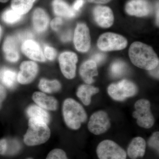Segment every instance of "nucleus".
Masks as SVG:
<instances>
[{
    "instance_id": "nucleus-1",
    "label": "nucleus",
    "mask_w": 159,
    "mask_h": 159,
    "mask_svg": "<svg viewBox=\"0 0 159 159\" xmlns=\"http://www.w3.org/2000/svg\"><path fill=\"white\" fill-rule=\"evenodd\" d=\"M129 55L133 64L140 68L150 71L159 65L158 57L153 49L142 42L133 43L129 50Z\"/></svg>"
},
{
    "instance_id": "nucleus-2",
    "label": "nucleus",
    "mask_w": 159,
    "mask_h": 159,
    "mask_svg": "<svg viewBox=\"0 0 159 159\" xmlns=\"http://www.w3.org/2000/svg\"><path fill=\"white\" fill-rule=\"evenodd\" d=\"M62 114L66 125L72 130H78L87 120V114L83 107L73 98L65 99Z\"/></svg>"
},
{
    "instance_id": "nucleus-3",
    "label": "nucleus",
    "mask_w": 159,
    "mask_h": 159,
    "mask_svg": "<svg viewBox=\"0 0 159 159\" xmlns=\"http://www.w3.org/2000/svg\"><path fill=\"white\" fill-rule=\"evenodd\" d=\"M51 134L48 124L40 120L29 119L28 128L23 137V142L29 147L38 146L48 142Z\"/></svg>"
},
{
    "instance_id": "nucleus-4",
    "label": "nucleus",
    "mask_w": 159,
    "mask_h": 159,
    "mask_svg": "<svg viewBox=\"0 0 159 159\" xmlns=\"http://www.w3.org/2000/svg\"><path fill=\"white\" fill-rule=\"evenodd\" d=\"M134 107L135 111L133 113V116L136 119L138 125L142 128H151L155 119L151 111L150 102L147 99H139L135 103Z\"/></svg>"
},
{
    "instance_id": "nucleus-5",
    "label": "nucleus",
    "mask_w": 159,
    "mask_h": 159,
    "mask_svg": "<svg viewBox=\"0 0 159 159\" xmlns=\"http://www.w3.org/2000/svg\"><path fill=\"white\" fill-rule=\"evenodd\" d=\"M109 95L114 100L122 101L129 97H133L137 93L135 84L124 79L117 83H113L107 89Z\"/></svg>"
},
{
    "instance_id": "nucleus-6",
    "label": "nucleus",
    "mask_w": 159,
    "mask_h": 159,
    "mask_svg": "<svg viewBox=\"0 0 159 159\" xmlns=\"http://www.w3.org/2000/svg\"><path fill=\"white\" fill-rule=\"evenodd\" d=\"M99 159H126L125 150L116 142L105 140L99 143L97 148Z\"/></svg>"
},
{
    "instance_id": "nucleus-7",
    "label": "nucleus",
    "mask_w": 159,
    "mask_h": 159,
    "mask_svg": "<svg viewBox=\"0 0 159 159\" xmlns=\"http://www.w3.org/2000/svg\"><path fill=\"white\" fill-rule=\"evenodd\" d=\"M127 45L126 39L120 34L107 32L101 34L97 41V46L105 51L123 50Z\"/></svg>"
},
{
    "instance_id": "nucleus-8",
    "label": "nucleus",
    "mask_w": 159,
    "mask_h": 159,
    "mask_svg": "<svg viewBox=\"0 0 159 159\" xmlns=\"http://www.w3.org/2000/svg\"><path fill=\"white\" fill-rule=\"evenodd\" d=\"M111 125L110 120L107 113L103 111H99L92 114L88 127L91 133L99 135L107 131Z\"/></svg>"
},
{
    "instance_id": "nucleus-9",
    "label": "nucleus",
    "mask_w": 159,
    "mask_h": 159,
    "mask_svg": "<svg viewBox=\"0 0 159 159\" xmlns=\"http://www.w3.org/2000/svg\"><path fill=\"white\" fill-rule=\"evenodd\" d=\"M78 57L71 51H65L60 54L58 62L61 71L67 79H74L76 76Z\"/></svg>"
},
{
    "instance_id": "nucleus-10",
    "label": "nucleus",
    "mask_w": 159,
    "mask_h": 159,
    "mask_svg": "<svg viewBox=\"0 0 159 159\" xmlns=\"http://www.w3.org/2000/svg\"><path fill=\"white\" fill-rule=\"evenodd\" d=\"M39 70V66L35 61L31 60L23 61L17 73V82L21 85L30 84L36 79Z\"/></svg>"
},
{
    "instance_id": "nucleus-11",
    "label": "nucleus",
    "mask_w": 159,
    "mask_h": 159,
    "mask_svg": "<svg viewBox=\"0 0 159 159\" xmlns=\"http://www.w3.org/2000/svg\"><path fill=\"white\" fill-rule=\"evenodd\" d=\"M74 43L75 48L79 52L84 53L89 50L90 34L89 28L85 24H77L74 31Z\"/></svg>"
},
{
    "instance_id": "nucleus-12",
    "label": "nucleus",
    "mask_w": 159,
    "mask_h": 159,
    "mask_svg": "<svg viewBox=\"0 0 159 159\" xmlns=\"http://www.w3.org/2000/svg\"><path fill=\"white\" fill-rule=\"evenodd\" d=\"M20 50L23 54L31 61L36 62H44L46 61L40 45L32 39L23 41Z\"/></svg>"
},
{
    "instance_id": "nucleus-13",
    "label": "nucleus",
    "mask_w": 159,
    "mask_h": 159,
    "mask_svg": "<svg viewBox=\"0 0 159 159\" xmlns=\"http://www.w3.org/2000/svg\"><path fill=\"white\" fill-rule=\"evenodd\" d=\"M18 41L15 36L9 35L6 38L3 43L2 50L4 56L9 62L16 63L20 60Z\"/></svg>"
},
{
    "instance_id": "nucleus-14",
    "label": "nucleus",
    "mask_w": 159,
    "mask_h": 159,
    "mask_svg": "<svg viewBox=\"0 0 159 159\" xmlns=\"http://www.w3.org/2000/svg\"><path fill=\"white\" fill-rule=\"evenodd\" d=\"M31 98L34 104L48 111H55L58 109V100L51 95L36 91L32 94Z\"/></svg>"
},
{
    "instance_id": "nucleus-15",
    "label": "nucleus",
    "mask_w": 159,
    "mask_h": 159,
    "mask_svg": "<svg viewBox=\"0 0 159 159\" xmlns=\"http://www.w3.org/2000/svg\"><path fill=\"white\" fill-rule=\"evenodd\" d=\"M125 9L129 15L142 17L150 14L152 6L146 0H131L126 4Z\"/></svg>"
},
{
    "instance_id": "nucleus-16",
    "label": "nucleus",
    "mask_w": 159,
    "mask_h": 159,
    "mask_svg": "<svg viewBox=\"0 0 159 159\" xmlns=\"http://www.w3.org/2000/svg\"><path fill=\"white\" fill-rule=\"evenodd\" d=\"M93 16L96 22L102 28H109L113 24V13L110 8L108 7L97 6L94 8Z\"/></svg>"
},
{
    "instance_id": "nucleus-17",
    "label": "nucleus",
    "mask_w": 159,
    "mask_h": 159,
    "mask_svg": "<svg viewBox=\"0 0 159 159\" xmlns=\"http://www.w3.org/2000/svg\"><path fill=\"white\" fill-rule=\"evenodd\" d=\"M50 19L48 13L42 8H37L33 11L32 24L33 29L38 34H43L48 28Z\"/></svg>"
},
{
    "instance_id": "nucleus-18",
    "label": "nucleus",
    "mask_w": 159,
    "mask_h": 159,
    "mask_svg": "<svg viewBox=\"0 0 159 159\" xmlns=\"http://www.w3.org/2000/svg\"><path fill=\"white\" fill-rule=\"evenodd\" d=\"M146 142L141 137H137L132 139L127 148V153L131 159H137L144 156L146 152Z\"/></svg>"
},
{
    "instance_id": "nucleus-19",
    "label": "nucleus",
    "mask_w": 159,
    "mask_h": 159,
    "mask_svg": "<svg viewBox=\"0 0 159 159\" xmlns=\"http://www.w3.org/2000/svg\"><path fill=\"white\" fill-rule=\"evenodd\" d=\"M98 74L97 64L92 60L84 62L79 69L80 75L86 84L93 83V77L97 76Z\"/></svg>"
},
{
    "instance_id": "nucleus-20",
    "label": "nucleus",
    "mask_w": 159,
    "mask_h": 159,
    "mask_svg": "<svg viewBox=\"0 0 159 159\" xmlns=\"http://www.w3.org/2000/svg\"><path fill=\"white\" fill-rule=\"evenodd\" d=\"M26 114L29 119L40 120L48 125L51 122V116L49 112L34 103L29 105L27 107Z\"/></svg>"
},
{
    "instance_id": "nucleus-21",
    "label": "nucleus",
    "mask_w": 159,
    "mask_h": 159,
    "mask_svg": "<svg viewBox=\"0 0 159 159\" xmlns=\"http://www.w3.org/2000/svg\"><path fill=\"white\" fill-rule=\"evenodd\" d=\"M52 7L54 14L60 17L70 19L76 16V11L63 0H54Z\"/></svg>"
},
{
    "instance_id": "nucleus-22",
    "label": "nucleus",
    "mask_w": 159,
    "mask_h": 159,
    "mask_svg": "<svg viewBox=\"0 0 159 159\" xmlns=\"http://www.w3.org/2000/svg\"><path fill=\"white\" fill-rule=\"evenodd\" d=\"M99 92V89L93 86L88 84H82L77 89L76 95L84 105L89 106L91 103L92 96Z\"/></svg>"
},
{
    "instance_id": "nucleus-23",
    "label": "nucleus",
    "mask_w": 159,
    "mask_h": 159,
    "mask_svg": "<svg viewBox=\"0 0 159 159\" xmlns=\"http://www.w3.org/2000/svg\"><path fill=\"white\" fill-rule=\"evenodd\" d=\"M38 86L39 91L49 95L58 93L61 89V83L57 79L41 78Z\"/></svg>"
},
{
    "instance_id": "nucleus-24",
    "label": "nucleus",
    "mask_w": 159,
    "mask_h": 159,
    "mask_svg": "<svg viewBox=\"0 0 159 159\" xmlns=\"http://www.w3.org/2000/svg\"><path fill=\"white\" fill-rule=\"evenodd\" d=\"M0 81L5 87L13 88L17 82V73L12 69L3 68L0 70Z\"/></svg>"
},
{
    "instance_id": "nucleus-25",
    "label": "nucleus",
    "mask_w": 159,
    "mask_h": 159,
    "mask_svg": "<svg viewBox=\"0 0 159 159\" xmlns=\"http://www.w3.org/2000/svg\"><path fill=\"white\" fill-rule=\"evenodd\" d=\"M36 0H11V9L21 15L27 14Z\"/></svg>"
},
{
    "instance_id": "nucleus-26",
    "label": "nucleus",
    "mask_w": 159,
    "mask_h": 159,
    "mask_svg": "<svg viewBox=\"0 0 159 159\" xmlns=\"http://www.w3.org/2000/svg\"><path fill=\"white\" fill-rule=\"evenodd\" d=\"M23 16L16 12L13 9H8L3 12L2 19L3 21L8 25H14L22 19Z\"/></svg>"
},
{
    "instance_id": "nucleus-27",
    "label": "nucleus",
    "mask_w": 159,
    "mask_h": 159,
    "mask_svg": "<svg viewBox=\"0 0 159 159\" xmlns=\"http://www.w3.org/2000/svg\"><path fill=\"white\" fill-rule=\"evenodd\" d=\"M127 66L125 63L120 60L114 61L110 67L111 75L114 77H119L125 73Z\"/></svg>"
},
{
    "instance_id": "nucleus-28",
    "label": "nucleus",
    "mask_w": 159,
    "mask_h": 159,
    "mask_svg": "<svg viewBox=\"0 0 159 159\" xmlns=\"http://www.w3.org/2000/svg\"><path fill=\"white\" fill-rule=\"evenodd\" d=\"M45 159H68L65 152L61 148H54L48 154Z\"/></svg>"
},
{
    "instance_id": "nucleus-29",
    "label": "nucleus",
    "mask_w": 159,
    "mask_h": 159,
    "mask_svg": "<svg viewBox=\"0 0 159 159\" xmlns=\"http://www.w3.org/2000/svg\"><path fill=\"white\" fill-rule=\"evenodd\" d=\"M43 52L46 60L49 61H53L57 57V52L56 49L49 45L44 46Z\"/></svg>"
},
{
    "instance_id": "nucleus-30",
    "label": "nucleus",
    "mask_w": 159,
    "mask_h": 159,
    "mask_svg": "<svg viewBox=\"0 0 159 159\" xmlns=\"http://www.w3.org/2000/svg\"><path fill=\"white\" fill-rule=\"evenodd\" d=\"M148 146L153 148L159 152V132H155L152 134L148 141Z\"/></svg>"
},
{
    "instance_id": "nucleus-31",
    "label": "nucleus",
    "mask_w": 159,
    "mask_h": 159,
    "mask_svg": "<svg viewBox=\"0 0 159 159\" xmlns=\"http://www.w3.org/2000/svg\"><path fill=\"white\" fill-rule=\"evenodd\" d=\"M63 20L60 17L54 18L50 23L51 29L54 31H57L61 28V27L62 25Z\"/></svg>"
},
{
    "instance_id": "nucleus-32",
    "label": "nucleus",
    "mask_w": 159,
    "mask_h": 159,
    "mask_svg": "<svg viewBox=\"0 0 159 159\" xmlns=\"http://www.w3.org/2000/svg\"><path fill=\"white\" fill-rule=\"evenodd\" d=\"M9 144L7 139H0V155H6L9 150Z\"/></svg>"
},
{
    "instance_id": "nucleus-33",
    "label": "nucleus",
    "mask_w": 159,
    "mask_h": 159,
    "mask_svg": "<svg viewBox=\"0 0 159 159\" xmlns=\"http://www.w3.org/2000/svg\"><path fill=\"white\" fill-rule=\"evenodd\" d=\"M7 97V91L6 88L0 84V111L2 107L3 102Z\"/></svg>"
},
{
    "instance_id": "nucleus-34",
    "label": "nucleus",
    "mask_w": 159,
    "mask_h": 159,
    "mask_svg": "<svg viewBox=\"0 0 159 159\" xmlns=\"http://www.w3.org/2000/svg\"><path fill=\"white\" fill-rule=\"evenodd\" d=\"M106 56L103 53H99L94 54L92 57V60L97 64H99L104 61Z\"/></svg>"
},
{
    "instance_id": "nucleus-35",
    "label": "nucleus",
    "mask_w": 159,
    "mask_h": 159,
    "mask_svg": "<svg viewBox=\"0 0 159 159\" xmlns=\"http://www.w3.org/2000/svg\"><path fill=\"white\" fill-rule=\"evenodd\" d=\"M72 37V32L70 30H68L61 34V39L63 42H68L70 40Z\"/></svg>"
},
{
    "instance_id": "nucleus-36",
    "label": "nucleus",
    "mask_w": 159,
    "mask_h": 159,
    "mask_svg": "<svg viewBox=\"0 0 159 159\" xmlns=\"http://www.w3.org/2000/svg\"><path fill=\"white\" fill-rule=\"evenodd\" d=\"M84 3V0H76L74 2L72 8L75 11H79L80 9L83 6Z\"/></svg>"
},
{
    "instance_id": "nucleus-37",
    "label": "nucleus",
    "mask_w": 159,
    "mask_h": 159,
    "mask_svg": "<svg viewBox=\"0 0 159 159\" xmlns=\"http://www.w3.org/2000/svg\"><path fill=\"white\" fill-rule=\"evenodd\" d=\"M150 74H151L153 77L158 78L159 77V67L158 66L156 68L153 69V70H150Z\"/></svg>"
},
{
    "instance_id": "nucleus-38",
    "label": "nucleus",
    "mask_w": 159,
    "mask_h": 159,
    "mask_svg": "<svg viewBox=\"0 0 159 159\" xmlns=\"http://www.w3.org/2000/svg\"><path fill=\"white\" fill-rule=\"evenodd\" d=\"M89 2L97 3V4H105L110 2L111 0H88Z\"/></svg>"
},
{
    "instance_id": "nucleus-39",
    "label": "nucleus",
    "mask_w": 159,
    "mask_h": 159,
    "mask_svg": "<svg viewBox=\"0 0 159 159\" xmlns=\"http://www.w3.org/2000/svg\"><path fill=\"white\" fill-rule=\"evenodd\" d=\"M157 23L158 25H159V6L158 5L157 9Z\"/></svg>"
},
{
    "instance_id": "nucleus-40",
    "label": "nucleus",
    "mask_w": 159,
    "mask_h": 159,
    "mask_svg": "<svg viewBox=\"0 0 159 159\" xmlns=\"http://www.w3.org/2000/svg\"><path fill=\"white\" fill-rule=\"evenodd\" d=\"M9 0H0V2L5 3L7 2Z\"/></svg>"
},
{
    "instance_id": "nucleus-41",
    "label": "nucleus",
    "mask_w": 159,
    "mask_h": 159,
    "mask_svg": "<svg viewBox=\"0 0 159 159\" xmlns=\"http://www.w3.org/2000/svg\"><path fill=\"white\" fill-rule=\"evenodd\" d=\"M1 33H2V29H1V27H0V37H1Z\"/></svg>"
},
{
    "instance_id": "nucleus-42",
    "label": "nucleus",
    "mask_w": 159,
    "mask_h": 159,
    "mask_svg": "<svg viewBox=\"0 0 159 159\" xmlns=\"http://www.w3.org/2000/svg\"><path fill=\"white\" fill-rule=\"evenodd\" d=\"M26 159H33V158L32 157H29L28 158H27Z\"/></svg>"
}]
</instances>
